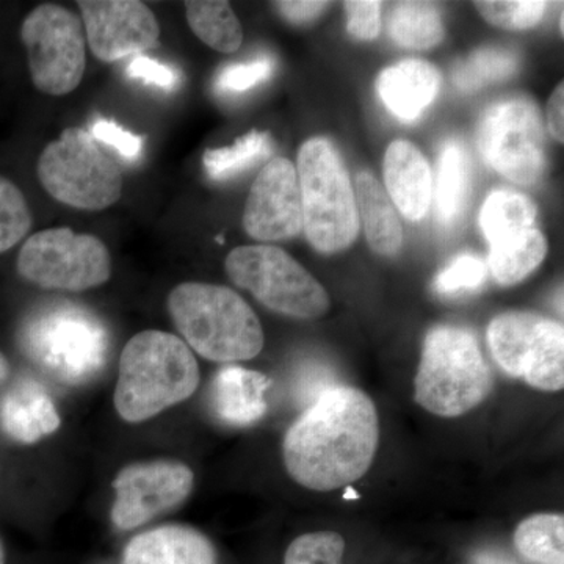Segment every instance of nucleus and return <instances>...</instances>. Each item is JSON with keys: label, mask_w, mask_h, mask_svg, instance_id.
Returning <instances> with one entry per match:
<instances>
[{"label": "nucleus", "mask_w": 564, "mask_h": 564, "mask_svg": "<svg viewBox=\"0 0 564 564\" xmlns=\"http://www.w3.org/2000/svg\"><path fill=\"white\" fill-rule=\"evenodd\" d=\"M229 280L274 311L289 317L321 318L332 302L328 292L291 254L272 245H247L229 252Z\"/></svg>", "instance_id": "8"}, {"label": "nucleus", "mask_w": 564, "mask_h": 564, "mask_svg": "<svg viewBox=\"0 0 564 564\" xmlns=\"http://www.w3.org/2000/svg\"><path fill=\"white\" fill-rule=\"evenodd\" d=\"M534 220L536 207L532 199L510 191L492 192L480 212V226L489 243L532 229Z\"/></svg>", "instance_id": "25"}, {"label": "nucleus", "mask_w": 564, "mask_h": 564, "mask_svg": "<svg viewBox=\"0 0 564 564\" xmlns=\"http://www.w3.org/2000/svg\"><path fill=\"white\" fill-rule=\"evenodd\" d=\"M469 191V158L459 143L444 148L437 169L436 207L441 221L451 223L463 209Z\"/></svg>", "instance_id": "28"}, {"label": "nucleus", "mask_w": 564, "mask_h": 564, "mask_svg": "<svg viewBox=\"0 0 564 564\" xmlns=\"http://www.w3.org/2000/svg\"><path fill=\"white\" fill-rule=\"evenodd\" d=\"M185 14L192 32L210 50L232 54L242 46V24L228 2L188 0L185 2Z\"/></svg>", "instance_id": "23"}, {"label": "nucleus", "mask_w": 564, "mask_h": 564, "mask_svg": "<svg viewBox=\"0 0 564 564\" xmlns=\"http://www.w3.org/2000/svg\"><path fill=\"white\" fill-rule=\"evenodd\" d=\"M303 231L321 252L343 251L358 237L355 188L339 152L325 139H311L299 152Z\"/></svg>", "instance_id": "5"}, {"label": "nucleus", "mask_w": 564, "mask_h": 564, "mask_svg": "<svg viewBox=\"0 0 564 564\" xmlns=\"http://www.w3.org/2000/svg\"><path fill=\"white\" fill-rule=\"evenodd\" d=\"M10 375V364L9 359L3 356V352H0V386L6 383L7 378Z\"/></svg>", "instance_id": "42"}, {"label": "nucleus", "mask_w": 564, "mask_h": 564, "mask_svg": "<svg viewBox=\"0 0 564 564\" xmlns=\"http://www.w3.org/2000/svg\"><path fill=\"white\" fill-rule=\"evenodd\" d=\"M473 564H518L499 552L484 551L474 555Z\"/></svg>", "instance_id": "41"}, {"label": "nucleus", "mask_w": 564, "mask_h": 564, "mask_svg": "<svg viewBox=\"0 0 564 564\" xmlns=\"http://www.w3.org/2000/svg\"><path fill=\"white\" fill-rule=\"evenodd\" d=\"M17 270L46 291L84 292L110 280L111 256L106 243L91 234L44 229L22 245Z\"/></svg>", "instance_id": "9"}, {"label": "nucleus", "mask_w": 564, "mask_h": 564, "mask_svg": "<svg viewBox=\"0 0 564 564\" xmlns=\"http://www.w3.org/2000/svg\"><path fill=\"white\" fill-rule=\"evenodd\" d=\"M269 377L243 367H225L212 384V406L220 421L229 425H252L267 413Z\"/></svg>", "instance_id": "20"}, {"label": "nucleus", "mask_w": 564, "mask_h": 564, "mask_svg": "<svg viewBox=\"0 0 564 564\" xmlns=\"http://www.w3.org/2000/svg\"><path fill=\"white\" fill-rule=\"evenodd\" d=\"M378 441L380 421L370 397L350 386H334L285 434V469L313 491L344 488L370 469Z\"/></svg>", "instance_id": "1"}, {"label": "nucleus", "mask_w": 564, "mask_h": 564, "mask_svg": "<svg viewBox=\"0 0 564 564\" xmlns=\"http://www.w3.org/2000/svg\"><path fill=\"white\" fill-rule=\"evenodd\" d=\"M441 77L429 62L403 61L381 70L377 90L381 101L400 121L413 122L432 106Z\"/></svg>", "instance_id": "18"}, {"label": "nucleus", "mask_w": 564, "mask_h": 564, "mask_svg": "<svg viewBox=\"0 0 564 564\" xmlns=\"http://www.w3.org/2000/svg\"><path fill=\"white\" fill-rule=\"evenodd\" d=\"M344 552L345 541L339 533H306L289 545L284 564H340Z\"/></svg>", "instance_id": "32"}, {"label": "nucleus", "mask_w": 564, "mask_h": 564, "mask_svg": "<svg viewBox=\"0 0 564 564\" xmlns=\"http://www.w3.org/2000/svg\"><path fill=\"white\" fill-rule=\"evenodd\" d=\"M278 11L285 18V20L293 22V24H304V22L313 21L318 14L322 13L328 2H307V0H292V2H274Z\"/></svg>", "instance_id": "39"}, {"label": "nucleus", "mask_w": 564, "mask_h": 564, "mask_svg": "<svg viewBox=\"0 0 564 564\" xmlns=\"http://www.w3.org/2000/svg\"><path fill=\"white\" fill-rule=\"evenodd\" d=\"M61 423L54 400L32 378H21L0 399V430L18 443H39Z\"/></svg>", "instance_id": "17"}, {"label": "nucleus", "mask_w": 564, "mask_h": 564, "mask_svg": "<svg viewBox=\"0 0 564 564\" xmlns=\"http://www.w3.org/2000/svg\"><path fill=\"white\" fill-rule=\"evenodd\" d=\"M193 473L182 463L132 464L115 478L117 492L111 522L120 530H133L155 516L172 510L192 492Z\"/></svg>", "instance_id": "13"}, {"label": "nucleus", "mask_w": 564, "mask_h": 564, "mask_svg": "<svg viewBox=\"0 0 564 564\" xmlns=\"http://www.w3.org/2000/svg\"><path fill=\"white\" fill-rule=\"evenodd\" d=\"M128 76L131 79L141 80L143 84L155 85L163 90H174L180 85V73L162 65L161 62L152 61L144 55H137L128 66Z\"/></svg>", "instance_id": "38"}, {"label": "nucleus", "mask_w": 564, "mask_h": 564, "mask_svg": "<svg viewBox=\"0 0 564 564\" xmlns=\"http://www.w3.org/2000/svg\"><path fill=\"white\" fill-rule=\"evenodd\" d=\"M191 347L172 333L135 334L121 352L115 408L126 422H144L184 402L198 389Z\"/></svg>", "instance_id": "2"}, {"label": "nucleus", "mask_w": 564, "mask_h": 564, "mask_svg": "<svg viewBox=\"0 0 564 564\" xmlns=\"http://www.w3.org/2000/svg\"><path fill=\"white\" fill-rule=\"evenodd\" d=\"M214 545L198 530L163 525L133 538L122 564H215Z\"/></svg>", "instance_id": "19"}, {"label": "nucleus", "mask_w": 564, "mask_h": 564, "mask_svg": "<svg viewBox=\"0 0 564 564\" xmlns=\"http://www.w3.org/2000/svg\"><path fill=\"white\" fill-rule=\"evenodd\" d=\"M32 228V212L14 182L0 176V254L21 242Z\"/></svg>", "instance_id": "30"}, {"label": "nucleus", "mask_w": 564, "mask_h": 564, "mask_svg": "<svg viewBox=\"0 0 564 564\" xmlns=\"http://www.w3.org/2000/svg\"><path fill=\"white\" fill-rule=\"evenodd\" d=\"M486 276H488V267L480 258L473 254L458 256L437 274L434 280V291L441 295L475 291L484 285Z\"/></svg>", "instance_id": "33"}, {"label": "nucleus", "mask_w": 564, "mask_h": 564, "mask_svg": "<svg viewBox=\"0 0 564 564\" xmlns=\"http://www.w3.org/2000/svg\"><path fill=\"white\" fill-rule=\"evenodd\" d=\"M478 148L485 162L508 181L532 185L545 170L544 126L536 104L511 98L481 117Z\"/></svg>", "instance_id": "12"}, {"label": "nucleus", "mask_w": 564, "mask_h": 564, "mask_svg": "<svg viewBox=\"0 0 564 564\" xmlns=\"http://www.w3.org/2000/svg\"><path fill=\"white\" fill-rule=\"evenodd\" d=\"M389 32L400 46L430 50L444 40L440 11L429 2L397 3L389 21Z\"/></svg>", "instance_id": "26"}, {"label": "nucleus", "mask_w": 564, "mask_h": 564, "mask_svg": "<svg viewBox=\"0 0 564 564\" xmlns=\"http://www.w3.org/2000/svg\"><path fill=\"white\" fill-rule=\"evenodd\" d=\"M273 150V140L269 132L251 131L240 137L231 147L204 152V170L212 181L232 180L265 161Z\"/></svg>", "instance_id": "24"}, {"label": "nucleus", "mask_w": 564, "mask_h": 564, "mask_svg": "<svg viewBox=\"0 0 564 564\" xmlns=\"http://www.w3.org/2000/svg\"><path fill=\"white\" fill-rule=\"evenodd\" d=\"M386 193L406 220L425 217L433 199V174L421 151L410 141L389 144L384 163Z\"/></svg>", "instance_id": "16"}, {"label": "nucleus", "mask_w": 564, "mask_h": 564, "mask_svg": "<svg viewBox=\"0 0 564 564\" xmlns=\"http://www.w3.org/2000/svg\"><path fill=\"white\" fill-rule=\"evenodd\" d=\"M491 388V370L469 329H430L415 375V402L441 417H458L484 402Z\"/></svg>", "instance_id": "4"}, {"label": "nucleus", "mask_w": 564, "mask_h": 564, "mask_svg": "<svg viewBox=\"0 0 564 564\" xmlns=\"http://www.w3.org/2000/svg\"><path fill=\"white\" fill-rule=\"evenodd\" d=\"M274 69L270 57L252 58L250 62L226 66L218 73L215 88L220 93H243L269 80Z\"/></svg>", "instance_id": "34"}, {"label": "nucleus", "mask_w": 564, "mask_h": 564, "mask_svg": "<svg viewBox=\"0 0 564 564\" xmlns=\"http://www.w3.org/2000/svg\"><path fill=\"white\" fill-rule=\"evenodd\" d=\"M0 564H6V551H3L2 541H0Z\"/></svg>", "instance_id": "43"}, {"label": "nucleus", "mask_w": 564, "mask_h": 564, "mask_svg": "<svg viewBox=\"0 0 564 564\" xmlns=\"http://www.w3.org/2000/svg\"><path fill=\"white\" fill-rule=\"evenodd\" d=\"M90 133L98 143L113 148L126 161H137L143 152V139L140 135L126 131L118 122L106 118L93 121Z\"/></svg>", "instance_id": "35"}, {"label": "nucleus", "mask_w": 564, "mask_h": 564, "mask_svg": "<svg viewBox=\"0 0 564 564\" xmlns=\"http://www.w3.org/2000/svg\"><path fill=\"white\" fill-rule=\"evenodd\" d=\"M85 39L98 61L111 63L154 50L161 24L139 0H80Z\"/></svg>", "instance_id": "14"}, {"label": "nucleus", "mask_w": 564, "mask_h": 564, "mask_svg": "<svg viewBox=\"0 0 564 564\" xmlns=\"http://www.w3.org/2000/svg\"><path fill=\"white\" fill-rule=\"evenodd\" d=\"M334 386L337 384L332 369L323 364H307L296 373L295 381H293V397H295L296 403L302 404L306 410Z\"/></svg>", "instance_id": "36"}, {"label": "nucleus", "mask_w": 564, "mask_h": 564, "mask_svg": "<svg viewBox=\"0 0 564 564\" xmlns=\"http://www.w3.org/2000/svg\"><path fill=\"white\" fill-rule=\"evenodd\" d=\"M347 14V32L355 39L370 41L381 31V2L377 0H355L344 3Z\"/></svg>", "instance_id": "37"}, {"label": "nucleus", "mask_w": 564, "mask_h": 564, "mask_svg": "<svg viewBox=\"0 0 564 564\" xmlns=\"http://www.w3.org/2000/svg\"><path fill=\"white\" fill-rule=\"evenodd\" d=\"M547 128L552 137L564 141V85L560 84L552 93L547 102Z\"/></svg>", "instance_id": "40"}, {"label": "nucleus", "mask_w": 564, "mask_h": 564, "mask_svg": "<svg viewBox=\"0 0 564 564\" xmlns=\"http://www.w3.org/2000/svg\"><path fill=\"white\" fill-rule=\"evenodd\" d=\"M488 344L500 369L541 391L564 388L562 323L533 313L497 315L488 328Z\"/></svg>", "instance_id": "11"}, {"label": "nucleus", "mask_w": 564, "mask_h": 564, "mask_svg": "<svg viewBox=\"0 0 564 564\" xmlns=\"http://www.w3.org/2000/svg\"><path fill=\"white\" fill-rule=\"evenodd\" d=\"M243 228L259 242H280L303 231L299 174L289 159L273 158L252 182L243 212Z\"/></svg>", "instance_id": "15"}, {"label": "nucleus", "mask_w": 564, "mask_h": 564, "mask_svg": "<svg viewBox=\"0 0 564 564\" xmlns=\"http://www.w3.org/2000/svg\"><path fill=\"white\" fill-rule=\"evenodd\" d=\"M474 6L496 28L505 31H527L543 20L549 3L543 0H484L474 2Z\"/></svg>", "instance_id": "31"}, {"label": "nucleus", "mask_w": 564, "mask_h": 564, "mask_svg": "<svg viewBox=\"0 0 564 564\" xmlns=\"http://www.w3.org/2000/svg\"><path fill=\"white\" fill-rule=\"evenodd\" d=\"M518 55L499 47H485L474 52L466 62L454 70V82L462 91H475L508 79L518 70Z\"/></svg>", "instance_id": "29"}, {"label": "nucleus", "mask_w": 564, "mask_h": 564, "mask_svg": "<svg viewBox=\"0 0 564 564\" xmlns=\"http://www.w3.org/2000/svg\"><path fill=\"white\" fill-rule=\"evenodd\" d=\"M514 545L536 564H564L563 514H534L518 525Z\"/></svg>", "instance_id": "27"}, {"label": "nucleus", "mask_w": 564, "mask_h": 564, "mask_svg": "<svg viewBox=\"0 0 564 564\" xmlns=\"http://www.w3.org/2000/svg\"><path fill=\"white\" fill-rule=\"evenodd\" d=\"M356 206L361 215L367 242L377 254L393 256L403 245V228L391 198L373 174H356Z\"/></svg>", "instance_id": "21"}, {"label": "nucleus", "mask_w": 564, "mask_h": 564, "mask_svg": "<svg viewBox=\"0 0 564 564\" xmlns=\"http://www.w3.org/2000/svg\"><path fill=\"white\" fill-rule=\"evenodd\" d=\"M39 180L52 198L79 210H104L120 202L122 173L91 133L69 128L41 152Z\"/></svg>", "instance_id": "7"}, {"label": "nucleus", "mask_w": 564, "mask_h": 564, "mask_svg": "<svg viewBox=\"0 0 564 564\" xmlns=\"http://www.w3.org/2000/svg\"><path fill=\"white\" fill-rule=\"evenodd\" d=\"M21 41L36 90L65 96L79 87L87 68V39L77 14L55 3H43L22 21Z\"/></svg>", "instance_id": "10"}, {"label": "nucleus", "mask_w": 564, "mask_h": 564, "mask_svg": "<svg viewBox=\"0 0 564 564\" xmlns=\"http://www.w3.org/2000/svg\"><path fill=\"white\" fill-rule=\"evenodd\" d=\"M169 313L184 343L209 361H247L265 343L250 304L225 285L184 282L170 293Z\"/></svg>", "instance_id": "3"}, {"label": "nucleus", "mask_w": 564, "mask_h": 564, "mask_svg": "<svg viewBox=\"0 0 564 564\" xmlns=\"http://www.w3.org/2000/svg\"><path fill=\"white\" fill-rule=\"evenodd\" d=\"M22 345L43 372L61 383L79 386L101 372L109 334L101 321L76 304L52 303L25 323Z\"/></svg>", "instance_id": "6"}, {"label": "nucleus", "mask_w": 564, "mask_h": 564, "mask_svg": "<svg viewBox=\"0 0 564 564\" xmlns=\"http://www.w3.org/2000/svg\"><path fill=\"white\" fill-rule=\"evenodd\" d=\"M547 254V240L538 229L516 232L491 243L489 269L500 285H514L536 270Z\"/></svg>", "instance_id": "22"}]
</instances>
